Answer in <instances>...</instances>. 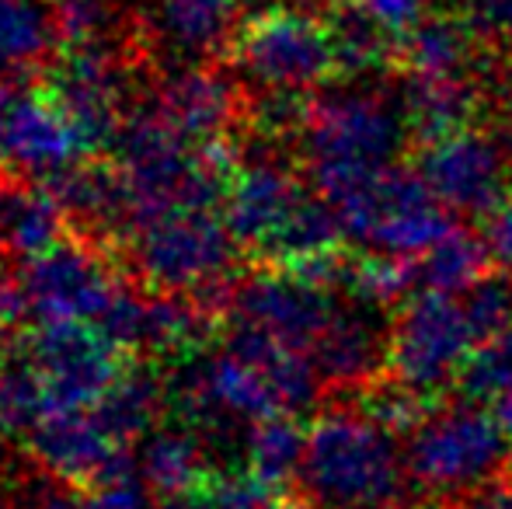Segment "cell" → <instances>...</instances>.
<instances>
[{
	"label": "cell",
	"mask_w": 512,
	"mask_h": 509,
	"mask_svg": "<svg viewBox=\"0 0 512 509\" xmlns=\"http://www.w3.org/2000/svg\"><path fill=\"white\" fill-rule=\"evenodd\" d=\"M300 485L317 509H398L411 485L398 429L363 405L328 408L307 429Z\"/></svg>",
	"instance_id": "cell-1"
},
{
	"label": "cell",
	"mask_w": 512,
	"mask_h": 509,
	"mask_svg": "<svg viewBox=\"0 0 512 509\" xmlns=\"http://www.w3.org/2000/svg\"><path fill=\"white\" fill-rule=\"evenodd\" d=\"M411 123L401 91L345 84L310 98L300 154L314 192H328L370 171L391 168L405 154Z\"/></svg>",
	"instance_id": "cell-2"
},
{
	"label": "cell",
	"mask_w": 512,
	"mask_h": 509,
	"mask_svg": "<svg viewBox=\"0 0 512 509\" xmlns=\"http://www.w3.org/2000/svg\"><path fill=\"white\" fill-rule=\"evenodd\" d=\"M335 210L345 241L366 252L418 258L453 231V213L439 203L415 168H380L328 192H317Z\"/></svg>",
	"instance_id": "cell-3"
},
{
	"label": "cell",
	"mask_w": 512,
	"mask_h": 509,
	"mask_svg": "<svg viewBox=\"0 0 512 509\" xmlns=\"http://www.w3.org/2000/svg\"><path fill=\"white\" fill-rule=\"evenodd\" d=\"M509 447V433L474 398L425 408L405 443L411 485L436 499H471L506 475Z\"/></svg>",
	"instance_id": "cell-4"
},
{
	"label": "cell",
	"mask_w": 512,
	"mask_h": 509,
	"mask_svg": "<svg viewBox=\"0 0 512 509\" xmlns=\"http://www.w3.org/2000/svg\"><path fill=\"white\" fill-rule=\"evenodd\" d=\"M129 265L150 290L189 293L213 311L234 293L237 238L209 210H175L129 234Z\"/></svg>",
	"instance_id": "cell-5"
},
{
	"label": "cell",
	"mask_w": 512,
	"mask_h": 509,
	"mask_svg": "<svg viewBox=\"0 0 512 509\" xmlns=\"http://www.w3.org/2000/svg\"><path fill=\"white\" fill-rule=\"evenodd\" d=\"M481 342L464 293L415 290L387 328V374L422 398H436L464 381Z\"/></svg>",
	"instance_id": "cell-6"
},
{
	"label": "cell",
	"mask_w": 512,
	"mask_h": 509,
	"mask_svg": "<svg viewBox=\"0 0 512 509\" xmlns=\"http://www.w3.org/2000/svg\"><path fill=\"white\" fill-rule=\"evenodd\" d=\"M234 63L258 91L310 95L338 70L331 21L300 7H265L237 28Z\"/></svg>",
	"instance_id": "cell-7"
},
{
	"label": "cell",
	"mask_w": 512,
	"mask_h": 509,
	"mask_svg": "<svg viewBox=\"0 0 512 509\" xmlns=\"http://www.w3.org/2000/svg\"><path fill=\"white\" fill-rule=\"evenodd\" d=\"M18 283L25 314L39 325H56V321L98 325L122 290L102 248L81 245V241H60L46 255L25 262Z\"/></svg>",
	"instance_id": "cell-8"
},
{
	"label": "cell",
	"mask_w": 512,
	"mask_h": 509,
	"mask_svg": "<svg viewBox=\"0 0 512 509\" xmlns=\"http://www.w3.org/2000/svg\"><path fill=\"white\" fill-rule=\"evenodd\" d=\"M342 304L345 300H338V286L317 283L286 265H276V269L244 276L230 293L227 307L234 311V321L310 356Z\"/></svg>",
	"instance_id": "cell-9"
},
{
	"label": "cell",
	"mask_w": 512,
	"mask_h": 509,
	"mask_svg": "<svg viewBox=\"0 0 512 509\" xmlns=\"http://www.w3.org/2000/svg\"><path fill=\"white\" fill-rule=\"evenodd\" d=\"M415 171L429 192L457 217H488L509 192V154L478 126L422 140Z\"/></svg>",
	"instance_id": "cell-10"
},
{
	"label": "cell",
	"mask_w": 512,
	"mask_h": 509,
	"mask_svg": "<svg viewBox=\"0 0 512 509\" xmlns=\"http://www.w3.org/2000/svg\"><path fill=\"white\" fill-rule=\"evenodd\" d=\"M129 67L112 42L70 46V53L53 67V98L74 123L84 154L115 147L126 123Z\"/></svg>",
	"instance_id": "cell-11"
},
{
	"label": "cell",
	"mask_w": 512,
	"mask_h": 509,
	"mask_svg": "<svg viewBox=\"0 0 512 509\" xmlns=\"http://www.w3.org/2000/svg\"><path fill=\"white\" fill-rule=\"evenodd\" d=\"M119 346L91 321L39 325L28 339V360L42 370L53 408H95L122 374Z\"/></svg>",
	"instance_id": "cell-12"
},
{
	"label": "cell",
	"mask_w": 512,
	"mask_h": 509,
	"mask_svg": "<svg viewBox=\"0 0 512 509\" xmlns=\"http://www.w3.org/2000/svg\"><path fill=\"white\" fill-rule=\"evenodd\" d=\"M209 307L189 293L168 290H126L108 304L98 328L129 353L168 356L192 353L209 335Z\"/></svg>",
	"instance_id": "cell-13"
},
{
	"label": "cell",
	"mask_w": 512,
	"mask_h": 509,
	"mask_svg": "<svg viewBox=\"0 0 512 509\" xmlns=\"http://www.w3.org/2000/svg\"><path fill=\"white\" fill-rule=\"evenodd\" d=\"M310 192H314V185L307 189L297 178V171L272 161V157L244 161L237 164L227 196H223V220H227L237 245L269 258L276 241L300 213V206L310 199Z\"/></svg>",
	"instance_id": "cell-14"
},
{
	"label": "cell",
	"mask_w": 512,
	"mask_h": 509,
	"mask_svg": "<svg viewBox=\"0 0 512 509\" xmlns=\"http://www.w3.org/2000/svg\"><path fill=\"white\" fill-rule=\"evenodd\" d=\"M32 457L46 475L67 485H91L129 461L122 443L88 408H53L28 436Z\"/></svg>",
	"instance_id": "cell-15"
},
{
	"label": "cell",
	"mask_w": 512,
	"mask_h": 509,
	"mask_svg": "<svg viewBox=\"0 0 512 509\" xmlns=\"http://www.w3.org/2000/svg\"><path fill=\"white\" fill-rule=\"evenodd\" d=\"M81 154V136L53 95H21L7 105L0 157L11 164L14 175L46 182Z\"/></svg>",
	"instance_id": "cell-16"
},
{
	"label": "cell",
	"mask_w": 512,
	"mask_h": 509,
	"mask_svg": "<svg viewBox=\"0 0 512 509\" xmlns=\"http://www.w3.org/2000/svg\"><path fill=\"white\" fill-rule=\"evenodd\" d=\"M157 109L192 143L223 140L241 116V88L234 77L206 63H185L157 88Z\"/></svg>",
	"instance_id": "cell-17"
},
{
	"label": "cell",
	"mask_w": 512,
	"mask_h": 509,
	"mask_svg": "<svg viewBox=\"0 0 512 509\" xmlns=\"http://www.w3.org/2000/svg\"><path fill=\"white\" fill-rule=\"evenodd\" d=\"M380 307L352 297L338 307L328 332L310 349L317 374L331 387H370L387 367V328L377 318Z\"/></svg>",
	"instance_id": "cell-18"
},
{
	"label": "cell",
	"mask_w": 512,
	"mask_h": 509,
	"mask_svg": "<svg viewBox=\"0 0 512 509\" xmlns=\"http://www.w3.org/2000/svg\"><path fill=\"white\" fill-rule=\"evenodd\" d=\"M241 0H154V39L182 63H203L234 42Z\"/></svg>",
	"instance_id": "cell-19"
},
{
	"label": "cell",
	"mask_w": 512,
	"mask_h": 509,
	"mask_svg": "<svg viewBox=\"0 0 512 509\" xmlns=\"http://www.w3.org/2000/svg\"><path fill=\"white\" fill-rule=\"evenodd\" d=\"M478 32L471 18L429 14L398 42L405 77H474Z\"/></svg>",
	"instance_id": "cell-20"
},
{
	"label": "cell",
	"mask_w": 512,
	"mask_h": 509,
	"mask_svg": "<svg viewBox=\"0 0 512 509\" xmlns=\"http://www.w3.org/2000/svg\"><path fill=\"white\" fill-rule=\"evenodd\" d=\"M53 0H0V77L21 81L49 70L60 46Z\"/></svg>",
	"instance_id": "cell-21"
},
{
	"label": "cell",
	"mask_w": 512,
	"mask_h": 509,
	"mask_svg": "<svg viewBox=\"0 0 512 509\" xmlns=\"http://www.w3.org/2000/svg\"><path fill=\"white\" fill-rule=\"evenodd\" d=\"M42 185L53 192L70 220H81L102 234H126V192L115 164L108 168L98 161H74Z\"/></svg>",
	"instance_id": "cell-22"
},
{
	"label": "cell",
	"mask_w": 512,
	"mask_h": 509,
	"mask_svg": "<svg viewBox=\"0 0 512 509\" xmlns=\"http://www.w3.org/2000/svg\"><path fill=\"white\" fill-rule=\"evenodd\" d=\"M67 213L53 192L42 189H4L0 192V248L21 262L46 255L67 234Z\"/></svg>",
	"instance_id": "cell-23"
},
{
	"label": "cell",
	"mask_w": 512,
	"mask_h": 509,
	"mask_svg": "<svg viewBox=\"0 0 512 509\" xmlns=\"http://www.w3.org/2000/svg\"><path fill=\"white\" fill-rule=\"evenodd\" d=\"M401 102L418 140H436L453 129L474 126L481 109L474 77H405Z\"/></svg>",
	"instance_id": "cell-24"
},
{
	"label": "cell",
	"mask_w": 512,
	"mask_h": 509,
	"mask_svg": "<svg viewBox=\"0 0 512 509\" xmlns=\"http://www.w3.org/2000/svg\"><path fill=\"white\" fill-rule=\"evenodd\" d=\"M136 468L147 478V485L164 496L196 489L209 478L206 461V436L196 433L192 426H157L154 433L143 436Z\"/></svg>",
	"instance_id": "cell-25"
},
{
	"label": "cell",
	"mask_w": 512,
	"mask_h": 509,
	"mask_svg": "<svg viewBox=\"0 0 512 509\" xmlns=\"http://www.w3.org/2000/svg\"><path fill=\"white\" fill-rule=\"evenodd\" d=\"M168 398L171 387L164 384V377L147 363H136V367H122V374L95 405V415L119 443H136L157 429Z\"/></svg>",
	"instance_id": "cell-26"
},
{
	"label": "cell",
	"mask_w": 512,
	"mask_h": 509,
	"mask_svg": "<svg viewBox=\"0 0 512 509\" xmlns=\"http://www.w3.org/2000/svg\"><path fill=\"white\" fill-rule=\"evenodd\" d=\"M488 262H492L488 241L453 227L429 252L411 258V265H415V290L467 293L488 276Z\"/></svg>",
	"instance_id": "cell-27"
},
{
	"label": "cell",
	"mask_w": 512,
	"mask_h": 509,
	"mask_svg": "<svg viewBox=\"0 0 512 509\" xmlns=\"http://www.w3.org/2000/svg\"><path fill=\"white\" fill-rule=\"evenodd\" d=\"M307 450V429L297 426L293 415H269L244 433V468L258 478L283 489L286 482L300 478Z\"/></svg>",
	"instance_id": "cell-28"
},
{
	"label": "cell",
	"mask_w": 512,
	"mask_h": 509,
	"mask_svg": "<svg viewBox=\"0 0 512 509\" xmlns=\"http://www.w3.org/2000/svg\"><path fill=\"white\" fill-rule=\"evenodd\" d=\"M49 412H53V398L42 370L21 356L0 360V440L32 436V429Z\"/></svg>",
	"instance_id": "cell-29"
},
{
	"label": "cell",
	"mask_w": 512,
	"mask_h": 509,
	"mask_svg": "<svg viewBox=\"0 0 512 509\" xmlns=\"http://www.w3.org/2000/svg\"><path fill=\"white\" fill-rule=\"evenodd\" d=\"M467 394L495 415L512 440V328L481 342L464 374Z\"/></svg>",
	"instance_id": "cell-30"
},
{
	"label": "cell",
	"mask_w": 512,
	"mask_h": 509,
	"mask_svg": "<svg viewBox=\"0 0 512 509\" xmlns=\"http://www.w3.org/2000/svg\"><path fill=\"white\" fill-rule=\"evenodd\" d=\"M331 39H335L338 70L349 74L352 81L384 67L387 56L394 53V42H398L349 4L335 14V21H331Z\"/></svg>",
	"instance_id": "cell-31"
},
{
	"label": "cell",
	"mask_w": 512,
	"mask_h": 509,
	"mask_svg": "<svg viewBox=\"0 0 512 509\" xmlns=\"http://www.w3.org/2000/svg\"><path fill=\"white\" fill-rule=\"evenodd\" d=\"M345 290L373 307H391L415 293V265L411 258L366 252L352 258L345 269Z\"/></svg>",
	"instance_id": "cell-32"
},
{
	"label": "cell",
	"mask_w": 512,
	"mask_h": 509,
	"mask_svg": "<svg viewBox=\"0 0 512 509\" xmlns=\"http://www.w3.org/2000/svg\"><path fill=\"white\" fill-rule=\"evenodd\" d=\"M60 35L70 46L112 42L129 11V0H53Z\"/></svg>",
	"instance_id": "cell-33"
},
{
	"label": "cell",
	"mask_w": 512,
	"mask_h": 509,
	"mask_svg": "<svg viewBox=\"0 0 512 509\" xmlns=\"http://www.w3.org/2000/svg\"><path fill=\"white\" fill-rule=\"evenodd\" d=\"M147 478L140 475L133 461L122 468L108 471L105 478L88 485V496L77 499V509H154V496H150Z\"/></svg>",
	"instance_id": "cell-34"
},
{
	"label": "cell",
	"mask_w": 512,
	"mask_h": 509,
	"mask_svg": "<svg viewBox=\"0 0 512 509\" xmlns=\"http://www.w3.org/2000/svg\"><path fill=\"white\" fill-rule=\"evenodd\" d=\"M206 489L213 496L216 509H272L279 503V489L258 478L251 468L220 471L206 478Z\"/></svg>",
	"instance_id": "cell-35"
},
{
	"label": "cell",
	"mask_w": 512,
	"mask_h": 509,
	"mask_svg": "<svg viewBox=\"0 0 512 509\" xmlns=\"http://www.w3.org/2000/svg\"><path fill=\"white\" fill-rule=\"evenodd\" d=\"M467 311H471L474 325H478L481 339H495V335L512 328V283L502 276H485L478 286L464 293Z\"/></svg>",
	"instance_id": "cell-36"
},
{
	"label": "cell",
	"mask_w": 512,
	"mask_h": 509,
	"mask_svg": "<svg viewBox=\"0 0 512 509\" xmlns=\"http://www.w3.org/2000/svg\"><path fill=\"white\" fill-rule=\"evenodd\" d=\"M349 7H356L363 18H370L398 42L432 14V0H349Z\"/></svg>",
	"instance_id": "cell-37"
},
{
	"label": "cell",
	"mask_w": 512,
	"mask_h": 509,
	"mask_svg": "<svg viewBox=\"0 0 512 509\" xmlns=\"http://www.w3.org/2000/svg\"><path fill=\"white\" fill-rule=\"evenodd\" d=\"M485 241H488V252H492L495 262L512 276V189L492 206V213H488Z\"/></svg>",
	"instance_id": "cell-38"
},
{
	"label": "cell",
	"mask_w": 512,
	"mask_h": 509,
	"mask_svg": "<svg viewBox=\"0 0 512 509\" xmlns=\"http://www.w3.org/2000/svg\"><path fill=\"white\" fill-rule=\"evenodd\" d=\"M18 509H77V499L63 489V478H32L18 492Z\"/></svg>",
	"instance_id": "cell-39"
},
{
	"label": "cell",
	"mask_w": 512,
	"mask_h": 509,
	"mask_svg": "<svg viewBox=\"0 0 512 509\" xmlns=\"http://www.w3.org/2000/svg\"><path fill=\"white\" fill-rule=\"evenodd\" d=\"M471 21L481 32L512 35V0H471Z\"/></svg>",
	"instance_id": "cell-40"
},
{
	"label": "cell",
	"mask_w": 512,
	"mask_h": 509,
	"mask_svg": "<svg viewBox=\"0 0 512 509\" xmlns=\"http://www.w3.org/2000/svg\"><path fill=\"white\" fill-rule=\"evenodd\" d=\"M467 509H512V475L495 478L481 492H474Z\"/></svg>",
	"instance_id": "cell-41"
},
{
	"label": "cell",
	"mask_w": 512,
	"mask_h": 509,
	"mask_svg": "<svg viewBox=\"0 0 512 509\" xmlns=\"http://www.w3.org/2000/svg\"><path fill=\"white\" fill-rule=\"evenodd\" d=\"M157 509H216L213 496H209L206 482L196 485V489H185V492H175V496H164L161 506Z\"/></svg>",
	"instance_id": "cell-42"
},
{
	"label": "cell",
	"mask_w": 512,
	"mask_h": 509,
	"mask_svg": "<svg viewBox=\"0 0 512 509\" xmlns=\"http://www.w3.org/2000/svg\"><path fill=\"white\" fill-rule=\"evenodd\" d=\"M7 105H11V98H7V88L0 84V136H4V119H7Z\"/></svg>",
	"instance_id": "cell-43"
},
{
	"label": "cell",
	"mask_w": 512,
	"mask_h": 509,
	"mask_svg": "<svg viewBox=\"0 0 512 509\" xmlns=\"http://www.w3.org/2000/svg\"><path fill=\"white\" fill-rule=\"evenodd\" d=\"M272 509H317V506H293V503H276V506H272Z\"/></svg>",
	"instance_id": "cell-44"
},
{
	"label": "cell",
	"mask_w": 512,
	"mask_h": 509,
	"mask_svg": "<svg viewBox=\"0 0 512 509\" xmlns=\"http://www.w3.org/2000/svg\"><path fill=\"white\" fill-rule=\"evenodd\" d=\"M506 119H509V140H512V88H509V112H506Z\"/></svg>",
	"instance_id": "cell-45"
}]
</instances>
